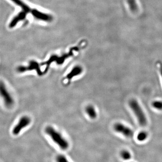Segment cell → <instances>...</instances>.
Segmentation results:
<instances>
[{
	"label": "cell",
	"instance_id": "13",
	"mask_svg": "<svg viewBox=\"0 0 162 162\" xmlns=\"http://www.w3.org/2000/svg\"><path fill=\"white\" fill-rule=\"evenodd\" d=\"M152 106L154 108L158 109V110H162V101H155L153 102Z\"/></svg>",
	"mask_w": 162,
	"mask_h": 162
},
{
	"label": "cell",
	"instance_id": "7",
	"mask_svg": "<svg viewBox=\"0 0 162 162\" xmlns=\"http://www.w3.org/2000/svg\"><path fill=\"white\" fill-rule=\"evenodd\" d=\"M36 70L37 71V73L39 75H41V72L39 66L37 62L35 61H32L30 63V65L28 67L20 66L17 70L19 72L23 73L24 71H28V70Z\"/></svg>",
	"mask_w": 162,
	"mask_h": 162
},
{
	"label": "cell",
	"instance_id": "5",
	"mask_svg": "<svg viewBox=\"0 0 162 162\" xmlns=\"http://www.w3.org/2000/svg\"><path fill=\"white\" fill-rule=\"evenodd\" d=\"M1 93L3 98L5 104L7 107H10L13 104L14 101L11 96L5 88V86L2 83H1Z\"/></svg>",
	"mask_w": 162,
	"mask_h": 162
},
{
	"label": "cell",
	"instance_id": "8",
	"mask_svg": "<svg viewBox=\"0 0 162 162\" xmlns=\"http://www.w3.org/2000/svg\"><path fill=\"white\" fill-rule=\"evenodd\" d=\"M27 13L23 11L20 12L18 15H16L12 20L11 23L9 24V27L11 28H13L16 26L17 23L20 21L23 20L26 18Z\"/></svg>",
	"mask_w": 162,
	"mask_h": 162
},
{
	"label": "cell",
	"instance_id": "6",
	"mask_svg": "<svg viewBox=\"0 0 162 162\" xmlns=\"http://www.w3.org/2000/svg\"><path fill=\"white\" fill-rule=\"evenodd\" d=\"M33 17L36 19L41 20L44 21L46 22H50L53 20V17L51 15L47 14L41 12L38 10L34 9L33 12L32 14Z\"/></svg>",
	"mask_w": 162,
	"mask_h": 162
},
{
	"label": "cell",
	"instance_id": "14",
	"mask_svg": "<svg viewBox=\"0 0 162 162\" xmlns=\"http://www.w3.org/2000/svg\"><path fill=\"white\" fill-rule=\"evenodd\" d=\"M57 162H69L65 156L63 155H59L57 157Z\"/></svg>",
	"mask_w": 162,
	"mask_h": 162
},
{
	"label": "cell",
	"instance_id": "2",
	"mask_svg": "<svg viewBox=\"0 0 162 162\" xmlns=\"http://www.w3.org/2000/svg\"><path fill=\"white\" fill-rule=\"evenodd\" d=\"M129 106L135 115L140 125L144 127L147 124V118L137 100L132 99L129 102Z\"/></svg>",
	"mask_w": 162,
	"mask_h": 162
},
{
	"label": "cell",
	"instance_id": "12",
	"mask_svg": "<svg viewBox=\"0 0 162 162\" xmlns=\"http://www.w3.org/2000/svg\"><path fill=\"white\" fill-rule=\"evenodd\" d=\"M121 156L124 160H129L131 159V155L129 152L127 151H123L121 152Z\"/></svg>",
	"mask_w": 162,
	"mask_h": 162
},
{
	"label": "cell",
	"instance_id": "3",
	"mask_svg": "<svg viewBox=\"0 0 162 162\" xmlns=\"http://www.w3.org/2000/svg\"><path fill=\"white\" fill-rule=\"evenodd\" d=\"M31 122V119L27 116H23L19 120L17 124L13 129V133L14 135H17L20 133L23 129L28 126Z\"/></svg>",
	"mask_w": 162,
	"mask_h": 162
},
{
	"label": "cell",
	"instance_id": "1",
	"mask_svg": "<svg viewBox=\"0 0 162 162\" xmlns=\"http://www.w3.org/2000/svg\"><path fill=\"white\" fill-rule=\"evenodd\" d=\"M46 133L50 136L52 141L57 145L61 149L66 150L68 148L69 143L60 134V133L56 131L51 127L46 128Z\"/></svg>",
	"mask_w": 162,
	"mask_h": 162
},
{
	"label": "cell",
	"instance_id": "9",
	"mask_svg": "<svg viewBox=\"0 0 162 162\" xmlns=\"http://www.w3.org/2000/svg\"><path fill=\"white\" fill-rule=\"evenodd\" d=\"M82 69L79 66H76L73 68L69 74L67 75L66 78L68 80H71L75 77L80 75L82 73Z\"/></svg>",
	"mask_w": 162,
	"mask_h": 162
},
{
	"label": "cell",
	"instance_id": "10",
	"mask_svg": "<svg viewBox=\"0 0 162 162\" xmlns=\"http://www.w3.org/2000/svg\"><path fill=\"white\" fill-rule=\"evenodd\" d=\"M86 112L90 118H95L96 117L97 113L96 109L92 105L87 106L86 109Z\"/></svg>",
	"mask_w": 162,
	"mask_h": 162
},
{
	"label": "cell",
	"instance_id": "11",
	"mask_svg": "<svg viewBox=\"0 0 162 162\" xmlns=\"http://www.w3.org/2000/svg\"><path fill=\"white\" fill-rule=\"evenodd\" d=\"M147 136H148L147 133L143 131V132H140L138 134V136H137V139L139 141L142 142V141H145L147 138Z\"/></svg>",
	"mask_w": 162,
	"mask_h": 162
},
{
	"label": "cell",
	"instance_id": "4",
	"mask_svg": "<svg viewBox=\"0 0 162 162\" xmlns=\"http://www.w3.org/2000/svg\"><path fill=\"white\" fill-rule=\"evenodd\" d=\"M114 128L116 132L122 134L127 137L131 138L134 135V132L131 128L120 123L115 124Z\"/></svg>",
	"mask_w": 162,
	"mask_h": 162
},
{
	"label": "cell",
	"instance_id": "15",
	"mask_svg": "<svg viewBox=\"0 0 162 162\" xmlns=\"http://www.w3.org/2000/svg\"><path fill=\"white\" fill-rule=\"evenodd\" d=\"M160 72L161 75V77L162 78V65H160Z\"/></svg>",
	"mask_w": 162,
	"mask_h": 162
}]
</instances>
